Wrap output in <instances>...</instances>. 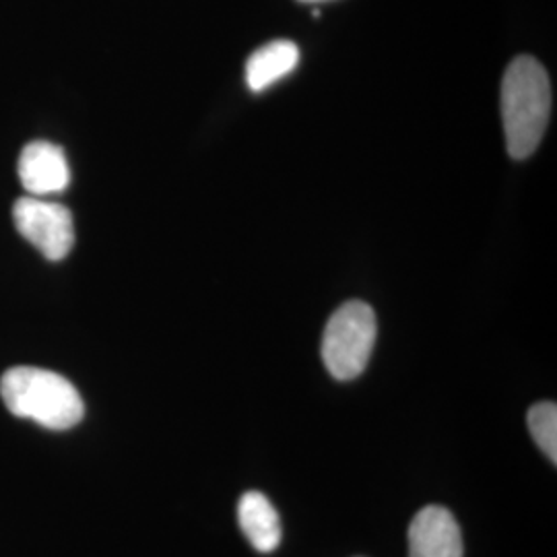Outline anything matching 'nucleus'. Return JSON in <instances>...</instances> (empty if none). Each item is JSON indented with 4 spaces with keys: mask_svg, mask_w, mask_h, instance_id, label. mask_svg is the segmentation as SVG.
<instances>
[{
    "mask_svg": "<svg viewBox=\"0 0 557 557\" xmlns=\"http://www.w3.org/2000/svg\"><path fill=\"white\" fill-rule=\"evenodd\" d=\"M552 112V85L543 64L517 57L502 79V120L510 158L527 160L537 151Z\"/></svg>",
    "mask_w": 557,
    "mask_h": 557,
    "instance_id": "1",
    "label": "nucleus"
},
{
    "mask_svg": "<svg viewBox=\"0 0 557 557\" xmlns=\"http://www.w3.org/2000/svg\"><path fill=\"white\" fill-rule=\"evenodd\" d=\"M0 397L21 419H32L48 430H71L85 416V405L73 382L57 372L20 366L0 379Z\"/></svg>",
    "mask_w": 557,
    "mask_h": 557,
    "instance_id": "2",
    "label": "nucleus"
},
{
    "mask_svg": "<svg viewBox=\"0 0 557 557\" xmlns=\"http://www.w3.org/2000/svg\"><path fill=\"white\" fill-rule=\"evenodd\" d=\"M376 333V314L366 301L343 304L322 335V361L329 374L343 382L358 379L370 361Z\"/></svg>",
    "mask_w": 557,
    "mask_h": 557,
    "instance_id": "3",
    "label": "nucleus"
},
{
    "mask_svg": "<svg viewBox=\"0 0 557 557\" xmlns=\"http://www.w3.org/2000/svg\"><path fill=\"white\" fill-rule=\"evenodd\" d=\"M13 220L21 236L34 244L46 259L62 260L73 250V215L59 202H48L40 197H25L15 202Z\"/></svg>",
    "mask_w": 557,
    "mask_h": 557,
    "instance_id": "4",
    "label": "nucleus"
},
{
    "mask_svg": "<svg viewBox=\"0 0 557 557\" xmlns=\"http://www.w3.org/2000/svg\"><path fill=\"white\" fill-rule=\"evenodd\" d=\"M409 557H462V535L444 506H425L409 527Z\"/></svg>",
    "mask_w": 557,
    "mask_h": 557,
    "instance_id": "5",
    "label": "nucleus"
},
{
    "mask_svg": "<svg viewBox=\"0 0 557 557\" xmlns=\"http://www.w3.org/2000/svg\"><path fill=\"white\" fill-rule=\"evenodd\" d=\"M20 178L32 197H46L62 193L71 182L69 161L64 151L46 140L29 143L20 158Z\"/></svg>",
    "mask_w": 557,
    "mask_h": 557,
    "instance_id": "6",
    "label": "nucleus"
},
{
    "mask_svg": "<svg viewBox=\"0 0 557 557\" xmlns=\"http://www.w3.org/2000/svg\"><path fill=\"white\" fill-rule=\"evenodd\" d=\"M242 533L259 554L275 552L281 543V518L271 499L260 492H246L238 504Z\"/></svg>",
    "mask_w": 557,
    "mask_h": 557,
    "instance_id": "7",
    "label": "nucleus"
},
{
    "mask_svg": "<svg viewBox=\"0 0 557 557\" xmlns=\"http://www.w3.org/2000/svg\"><path fill=\"white\" fill-rule=\"evenodd\" d=\"M299 62V48L289 40L264 44L246 62V83L252 91H264L278 79L287 77Z\"/></svg>",
    "mask_w": 557,
    "mask_h": 557,
    "instance_id": "8",
    "label": "nucleus"
},
{
    "mask_svg": "<svg viewBox=\"0 0 557 557\" xmlns=\"http://www.w3.org/2000/svg\"><path fill=\"white\" fill-rule=\"evenodd\" d=\"M527 425L539 448L554 465L557 462V407L556 403H537L529 409Z\"/></svg>",
    "mask_w": 557,
    "mask_h": 557,
    "instance_id": "9",
    "label": "nucleus"
},
{
    "mask_svg": "<svg viewBox=\"0 0 557 557\" xmlns=\"http://www.w3.org/2000/svg\"><path fill=\"white\" fill-rule=\"evenodd\" d=\"M299 2H308V4H320V2H329V0H299Z\"/></svg>",
    "mask_w": 557,
    "mask_h": 557,
    "instance_id": "10",
    "label": "nucleus"
}]
</instances>
